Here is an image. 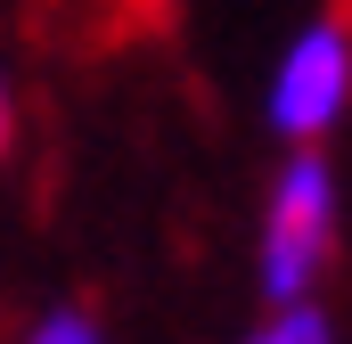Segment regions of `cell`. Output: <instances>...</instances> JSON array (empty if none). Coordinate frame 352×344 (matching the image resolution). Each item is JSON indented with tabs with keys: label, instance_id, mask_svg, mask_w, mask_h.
<instances>
[{
	"label": "cell",
	"instance_id": "1",
	"mask_svg": "<svg viewBox=\"0 0 352 344\" xmlns=\"http://www.w3.org/2000/svg\"><path fill=\"white\" fill-rule=\"evenodd\" d=\"M336 255V172L320 148H295L278 180H270L263 205V238H254V262H263V303L270 312H295L311 303L320 270Z\"/></svg>",
	"mask_w": 352,
	"mask_h": 344
},
{
	"label": "cell",
	"instance_id": "2",
	"mask_svg": "<svg viewBox=\"0 0 352 344\" xmlns=\"http://www.w3.org/2000/svg\"><path fill=\"white\" fill-rule=\"evenodd\" d=\"M352 115V25L344 17H311L287 33V50L270 58L263 83V123L287 148H320Z\"/></svg>",
	"mask_w": 352,
	"mask_h": 344
},
{
	"label": "cell",
	"instance_id": "3",
	"mask_svg": "<svg viewBox=\"0 0 352 344\" xmlns=\"http://www.w3.org/2000/svg\"><path fill=\"white\" fill-rule=\"evenodd\" d=\"M238 344H336V328L320 320V303H295V312H270L263 328H246Z\"/></svg>",
	"mask_w": 352,
	"mask_h": 344
},
{
	"label": "cell",
	"instance_id": "4",
	"mask_svg": "<svg viewBox=\"0 0 352 344\" xmlns=\"http://www.w3.org/2000/svg\"><path fill=\"white\" fill-rule=\"evenodd\" d=\"M16 344H107V328L90 320L82 303H50V312H41V320H33Z\"/></svg>",
	"mask_w": 352,
	"mask_h": 344
},
{
	"label": "cell",
	"instance_id": "5",
	"mask_svg": "<svg viewBox=\"0 0 352 344\" xmlns=\"http://www.w3.org/2000/svg\"><path fill=\"white\" fill-rule=\"evenodd\" d=\"M8 140H16V74L0 66V148H8Z\"/></svg>",
	"mask_w": 352,
	"mask_h": 344
}]
</instances>
